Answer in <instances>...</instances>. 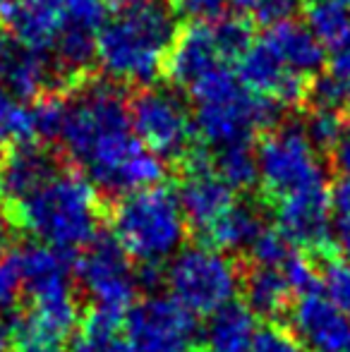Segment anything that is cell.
<instances>
[{
	"instance_id": "obj_4",
	"label": "cell",
	"mask_w": 350,
	"mask_h": 352,
	"mask_svg": "<svg viewBox=\"0 0 350 352\" xmlns=\"http://www.w3.org/2000/svg\"><path fill=\"white\" fill-rule=\"evenodd\" d=\"M111 228L125 254L151 269L182 252L187 237V218L177 195L166 185L120 197L111 213Z\"/></svg>"
},
{
	"instance_id": "obj_7",
	"label": "cell",
	"mask_w": 350,
	"mask_h": 352,
	"mask_svg": "<svg viewBox=\"0 0 350 352\" xmlns=\"http://www.w3.org/2000/svg\"><path fill=\"white\" fill-rule=\"evenodd\" d=\"M17 261L22 271V290L32 302L29 311L70 338L80 324L72 283L75 264L70 261V254L34 242L17 250Z\"/></svg>"
},
{
	"instance_id": "obj_20",
	"label": "cell",
	"mask_w": 350,
	"mask_h": 352,
	"mask_svg": "<svg viewBox=\"0 0 350 352\" xmlns=\"http://www.w3.org/2000/svg\"><path fill=\"white\" fill-rule=\"evenodd\" d=\"M264 221L259 216V211L250 204H243V201H235L209 230L204 232V240L209 247L223 252V254H230V252L238 250H248L257 235L264 230Z\"/></svg>"
},
{
	"instance_id": "obj_15",
	"label": "cell",
	"mask_w": 350,
	"mask_h": 352,
	"mask_svg": "<svg viewBox=\"0 0 350 352\" xmlns=\"http://www.w3.org/2000/svg\"><path fill=\"white\" fill-rule=\"evenodd\" d=\"M276 228L293 242L295 247L324 250L331 240L333 211L329 187L314 192H305L298 197L274 204Z\"/></svg>"
},
{
	"instance_id": "obj_12",
	"label": "cell",
	"mask_w": 350,
	"mask_h": 352,
	"mask_svg": "<svg viewBox=\"0 0 350 352\" xmlns=\"http://www.w3.org/2000/svg\"><path fill=\"white\" fill-rule=\"evenodd\" d=\"M233 67L221 48L219 34L211 24H187L177 32V38L166 60V74L175 89L190 91L197 82L209 74Z\"/></svg>"
},
{
	"instance_id": "obj_18",
	"label": "cell",
	"mask_w": 350,
	"mask_h": 352,
	"mask_svg": "<svg viewBox=\"0 0 350 352\" xmlns=\"http://www.w3.org/2000/svg\"><path fill=\"white\" fill-rule=\"evenodd\" d=\"M257 331V316L250 307L245 302H230L209 316L201 340L209 352H250Z\"/></svg>"
},
{
	"instance_id": "obj_11",
	"label": "cell",
	"mask_w": 350,
	"mask_h": 352,
	"mask_svg": "<svg viewBox=\"0 0 350 352\" xmlns=\"http://www.w3.org/2000/svg\"><path fill=\"white\" fill-rule=\"evenodd\" d=\"M175 195L187 226L199 230L201 235L235 204V190L216 173L206 148H192L187 153Z\"/></svg>"
},
{
	"instance_id": "obj_30",
	"label": "cell",
	"mask_w": 350,
	"mask_h": 352,
	"mask_svg": "<svg viewBox=\"0 0 350 352\" xmlns=\"http://www.w3.org/2000/svg\"><path fill=\"white\" fill-rule=\"evenodd\" d=\"M22 271H19L17 252H5L0 256V314H8L17 307L22 297Z\"/></svg>"
},
{
	"instance_id": "obj_25",
	"label": "cell",
	"mask_w": 350,
	"mask_h": 352,
	"mask_svg": "<svg viewBox=\"0 0 350 352\" xmlns=\"http://www.w3.org/2000/svg\"><path fill=\"white\" fill-rule=\"evenodd\" d=\"M209 156L216 173L233 190H248L257 182V148H254V144H238V146L221 148Z\"/></svg>"
},
{
	"instance_id": "obj_10",
	"label": "cell",
	"mask_w": 350,
	"mask_h": 352,
	"mask_svg": "<svg viewBox=\"0 0 350 352\" xmlns=\"http://www.w3.org/2000/svg\"><path fill=\"white\" fill-rule=\"evenodd\" d=\"M122 333L130 352H190L199 329L195 314L173 297H149L130 309Z\"/></svg>"
},
{
	"instance_id": "obj_13",
	"label": "cell",
	"mask_w": 350,
	"mask_h": 352,
	"mask_svg": "<svg viewBox=\"0 0 350 352\" xmlns=\"http://www.w3.org/2000/svg\"><path fill=\"white\" fill-rule=\"evenodd\" d=\"M290 329L307 352H350V319L319 290L293 302Z\"/></svg>"
},
{
	"instance_id": "obj_40",
	"label": "cell",
	"mask_w": 350,
	"mask_h": 352,
	"mask_svg": "<svg viewBox=\"0 0 350 352\" xmlns=\"http://www.w3.org/2000/svg\"><path fill=\"white\" fill-rule=\"evenodd\" d=\"M333 3H338V5H343L346 10H350V0H333Z\"/></svg>"
},
{
	"instance_id": "obj_19",
	"label": "cell",
	"mask_w": 350,
	"mask_h": 352,
	"mask_svg": "<svg viewBox=\"0 0 350 352\" xmlns=\"http://www.w3.org/2000/svg\"><path fill=\"white\" fill-rule=\"evenodd\" d=\"M288 266L285 269L250 266V271L243 278V292H245V305L250 307V311L254 316L276 319L281 311L288 309L293 297L298 300L293 283L288 278Z\"/></svg>"
},
{
	"instance_id": "obj_2",
	"label": "cell",
	"mask_w": 350,
	"mask_h": 352,
	"mask_svg": "<svg viewBox=\"0 0 350 352\" xmlns=\"http://www.w3.org/2000/svg\"><path fill=\"white\" fill-rule=\"evenodd\" d=\"M177 32L175 12L166 5L116 12L96 34V63L111 82L149 87L166 72Z\"/></svg>"
},
{
	"instance_id": "obj_29",
	"label": "cell",
	"mask_w": 350,
	"mask_h": 352,
	"mask_svg": "<svg viewBox=\"0 0 350 352\" xmlns=\"http://www.w3.org/2000/svg\"><path fill=\"white\" fill-rule=\"evenodd\" d=\"M175 17L190 19V24H211L230 17V0H171Z\"/></svg>"
},
{
	"instance_id": "obj_6",
	"label": "cell",
	"mask_w": 350,
	"mask_h": 352,
	"mask_svg": "<svg viewBox=\"0 0 350 352\" xmlns=\"http://www.w3.org/2000/svg\"><path fill=\"white\" fill-rule=\"evenodd\" d=\"M164 280L177 305L190 314L206 316L235 302L243 287V276L233 256L209 245L182 247L168 261Z\"/></svg>"
},
{
	"instance_id": "obj_14",
	"label": "cell",
	"mask_w": 350,
	"mask_h": 352,
	"mask_svg": "<svg viewBox=\"0 0 350 352\" xmlns=\"http://www.w3.org/2000/svg\"><path fill=\"white\" fill-rule=\"evenodd\" d=\"M58 84H65V77L51 58L0 36V89L29 103L56 94Z\"/></svg>"
},
{
	"instance_id": "obj_38",
	"label": "cell",
	"mask_w": 350,
	"mask_h": 352,
	"mask_svg": "<svg viewBox=\"0 0 350 352\" xmlns=\"http://www.w3.org/2000/svg\"><path fill=\"white\" fill-rule=\"evenodd\" d=\"M254 3H257V0H230V10H233V14L248 17V12L254 10Z\"/></svg>"
},
{
	"instance_id": "obj_1",
	"label": "cell",
	"mask_w": 350,
	"mask_h": 352,
	"mask_svg": "<svg viewBox=\"0 0 350 352\" xmlns=\"http://www.w3.org/2000/svg\"><path fill=\"white\" fill-rule=\"evenodd\" d=\"M10 223L36 237L39 245L70 254L101 232V199L82 173L63 168L36 192L14 201Z\"/></svg>"
},
{
	"instance_id": "obj_39",
	"label": "cell",
	"mask_w": 350,
	"mask_h": 352,
	"mask_svg": "<svg viewBox=\"0 0 350 352\" xmlns=\"http://www.w3.org/2000/svg\"><path fill=\"white\" fill-rule=\"evenodd\" d=\"M0 352H12V331L0 321Z\"/></svg>"
},
{
	"instance_id": "obj_35",
	"label": "cell",
	"mask_w": 350,
	"mask_h": 352,
	"mask_svg": "<svg viewBox=\"0 0 350 352\" xmlns=\"http://www.w3.org/2000/svg\"><path fill=\"white\" fill-rule=\"evenodd\" d=\"M106 5L116 8L118 12H130V10H144L154 5H164V0H106Z\"/></svg>"
},
{
	"instance_id": "obj_17",
	"label": "cell",
	"mask_w": 350,
	"mask_h": 352,
	"mask_svg": "<svg viewBox=\"0 0 350 352\" xmlns=\"http://www.w3.org/2000/svg\"><path fill=\"white\" fill-rule=\"evenodd\" d=\"M61 170L63 163L56 151L39 144H24L8 151L0 161V192L14 204L46 185Z\"/></svg>"
},
{
	"instance_id": "obj_32",
	"label": "cell",
	"mask_w": 350,
	"mask_h": 352,
	"mask_svg": "<svg viewBox=\"0 0 350 352\" xmlns=\"http://www.w3.org/2000/svg\"><path fill=\"white\" fill-rule=\"evenodd\" d=\"M303 0H257L252 14H257L264 24H276L290 19V14L300 8Z\"/></svg>"
},
{
	"instance_id": "obj_5",
	"label": "cell",
	"mask_w": 350,
	"mask_h": 352,
	"mask_svg": "<svg viewBox=\"0 0 350 352\" xmlns=\"http://www.w3.org/2000/svg\"><path fill=\"white\" fill-rule=\"evenodd\" d=\"M257 182L271 206L329 187L322 151L309 142L303 125H278L259 140Z\"/></svg>"
},
{
	"instance_id": "obj_3",
	"label": "cell",
	"mask_w": 350,
	"mask_h": 352,
	"mask_svg": "<svg viewBox=\"0 0 350 352\" xmlns=\"http://www.w3.org/2000/svg\"><path fill=\"white\" fill-rule=\"evenodd\" d=\"M190 106L195 132L209 151L254 144V137L278 127L283 106L252 94L233 67L209 74L190 89Z\"/></svg>"
},
{
	"instance_id": "obj_8",
	"label": "cell",
	"mask_w": 350,
	"mask_h": 352,
	"mask_svg": "<svg viewBox=\"0 0 350 352\" xmlns=\"http://www.w3.org/2000/svg\"><path fill=\"white\" fill-rule=\"evenodd\" d=\"M130 122L137 140L161 161H182L195 142L192 106L180 89L149 84L130 98Z\"/></svg>"
},
{
	"instance_id": "obj_27",
	"label": "cell",
	"mask_w": 350,
	"mask_h": 352,
	"mask_svg": "<svg viewBox=\"0 0 350 352\" xmlns=\"http://www.w3.org/2000/svg\"><path fill=\"white\" fill-rule=\"evenodd\" d=\"M350 122L346 113L331 111V108H314L309 111L307 120L303 122L305 135L319 151H333L343 135L348 132Z\"/></svg>"
},
{
	"instance_id": "obj_33",
	"label": "cell",
	"mask_w": 350,
	"mask_h": 352,
	"mask_svg": "<svg viewBox=\"0 0 350 352\" xmlns=\"http://www.w3.org/2000/svg\"><path fill=\"white\" fill-rule=\"evenodd\" d=\"M329 195H331V211L336 221L350 218V173H341L333 180V185L329 187Z\"/></svg>"
},
{
	"instance_id": "obj_21",
	"label": "cell",
	"mask_w": 350,
	"mask_h": 352,
	"mask_svg": "<svg viewBox=\"0 0 350 352\" xmlns=\"http://www.w3.org/2000/svg\"><path fill=\"white\" fill-rule=\"evenodd\" d=\"M305 27L324 48L333 53L350 43V10L333 0H307Z\"/></svg>"
},
{
	"instance_id": "obj_36",
	"label": "cell",
	"mask_w": 350,
	"mask_h": 352,
	"mask_svg": "<svg viewBox=\"0 0 350 352\" xmlns=\"http://www.w3.org/2000/svg\"><path fill=\"white\" fill-rule=\"evenodd\" d=\"M336 240L343 252V259L350 261V218H341L336 221Z\"/></svg>"
},
{
	"instance_id": "obj_24",
	"label": "cell",
	"mask_w": 350,
	"mask_h": 352,
	"mask_svg": "<svg viewBox=\"0 0 350 352\" xmlns=\"http://www.w3.org/2000/svg\"><path fill=\"white\" fill-rule=\"evenodd\" d=\"M10 331H12V352H70L67 336L34 316L32 311L19 314Z\"/></svg>"
},
{
	"instance_id": "obj_9",
	"label": "cell",
	"mask_w": 350,
	"mask_h": 352,
	"mask_svg": "<svg viewBox=\"0 0 350 352\" xmlns=\"http://www.w3.org/2000/svg\"><path fill=\"white\" fill-rule=\"evenodd\" d=\"M130 261L116 237L106 232H98L96 240L85 247L75 264V274L91 302V311L120 321L130 314L142 287L140 274Z\"/></svg>"
},
{
	"instance_id": "obj_23",
	"label": "cell",
	"mask_w": 350,
	"mask_h": 352,
	"mask_svg": "<svg viewBox=\"0 0 350 352\" xmlns=\"http://www.w3.org/2000/svg\"><path fill=\"white\" fill-rule=\"evenodd\" d=\"M70 352H130L122 333V321L98 311H89L72 340Z\"/></svg>"
},
{
	"instance_id": "obj_28",
	"label": "cell",
	"mask_w": 350,
	"mask_h": 352,
	"mask_svg": "<svg viewBox=\"0 0 350 352\" xmlns=\"http://www.w3.org/2000/svg\"><path fill=\"white\" fill-rule=\"evenodd\" d=\"M317 276H319V292L350 319V261L329 259Z\"/></svg>"
},
{
	"instance_id": "obj_16",
	"label": "cell",
	"mask_w": 350,
	"mask_h": 352,
	"mask_svg": "<svg viewBox=\"0 0 350 352\" xmlns=\"http://www.w3.org/2000/svg\"><path fill=\"white\" fill-rule=\"evenodd\" d=\"M257 41L276 60H281L288 70L305 77L307 82H314L327 67V48L312 36L305 22H295L293 17L266 24Z\"/></svg>"
},
{
	"instance_id": "obj_37",
	"label": "cell",
	"mask_w": 350,
	"mask_h": 352,
	"mask_svg": "<svg viewBox=\"0 0 350 352\" xmlns=\"http://www.w3.org/2000/svg\"><path fill=\"white\" fill-rule=\"evenodd\" d=\"M10 226H12L10 216L0 211V256L5 254V250H8V245H10Z\"/></svg>"
},
{
	"instance_id": "obj_26",
	"label": "cell",
	"mask_w": 350,
	"mask_h": 352,
	"mask_svg": "<svg viewBox=\"0 0 350 352\" xmlns=\"http://www.w3.org/2000/svg\"><path fill=\"white\" fill-rule=\"evenodd\" d=\"M248 254H250V266L285 269L300 252L278 228H264L257 235V240L248 247Z\"/></svg>"
},
{
	"instance_id": "obj_22",
	"label": "cell",
	"mask_w": 350,
	"mask_h": 352,
	"mask_svg": "<svg viewBox=\"0 0 350 352\" xmlns=\"http://www.w3.org/2000/svg\"><path fill=\"white\" fill-rule=\"evenodd\" d=\"M34 106L0 89V151H12L24 144H36Z\"/></svg>"
},
{
	"instance_id": "obj_34",
	"label": "cell",
	"mask_w": 350,
	"mask_h": 352,
	"mask_svg": "<svg viewBox=\"0 0 350 352\" xmlns=\"http://www.w3.org/2000/svg\"><path fill=\"white\" fill-rule=\"evenodd\" d=\"M333 161L341 168V173H350V127L343 135V140L338 142V146L333 148Z\"/></svg>"
},
{
	"instance_id": "obj_31",
	"label": "cell",
	"mask_w": 350,
	"mask_h": 352,
	"mask_svg": "<svg viewBox=\"0 0 350 352\" xmlns=\"http://www.w3.org/2000/svg\"><path fill=\"white\" fill-rule=\"evenodd\" d=\"M250 352H307L300 345V340L293 333L278 326H264L257 331V338Z\"/></svg>"
}]
</instances>
